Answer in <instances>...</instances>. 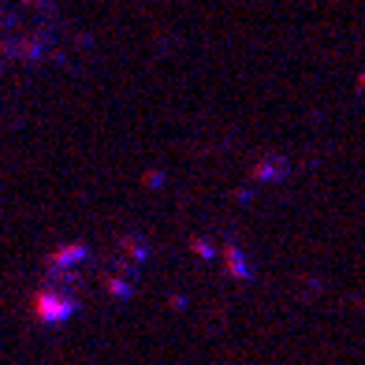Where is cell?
<instances>
[{
	"label": "cell",
	"instance_id": "1",
	"mask_svg": "<svg viewBox=\"0 0 365 365\" xmlns=\"http://www.w3.org/2000/svg\"><path fill=\"white\" fill-rule=\"evenodd\" d=\"M105 279V269H97V257L86 246H63L45 261V276L38 287V313L45 321H63L82 306V298L93 284Z\"/></svg>",
	"mask_w": 365,
	"mask_h": 365
},
{
	"label": "cell",
	"instance_id": "2",
	"mask_svg": "<svg viewBox=\"0 0 365 365\" xmlns=\"http://www.w3.org/2000/svg\"><path fill=\"white\" fill-rule=\"evenodd\" d=\"M60 15L53 0H0V53L15 63H41L56 48Z\"/></svg>",
	"mask_w": 365,
	"mask_h": 365
}]
</instances>
